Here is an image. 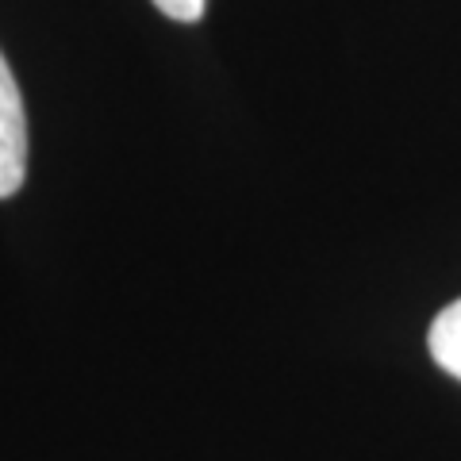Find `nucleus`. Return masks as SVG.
<instances>
[{
    "mask_svg": "<svg viewBox=\"0 0 461 461\" xmlns=\"http://www.w3.org/2000/svg\"><path fill=\"white\" fill-rule=\"evenodd\" d=\"M427 346H430V357H435L450 377L461 381V300H454L450 308L438 312V320L430 323Z\"/></svg>",
    "mask_w": 461,
    "mask_h": 461,
    "instance_id": "nucleus-2",
    "label": "nucleus"
},
{
    "mask_svg": "<svg viewBox=\"0 0 461 461\" xmlns=\"http://www.w3.org/2000/svg\"><path fill=\"white\" fill-rule=\"evenodd\" d=\"M27 177V112L20 85L0 54V200L16 196Z\"/></svg>",
    "mask_w": 461,
    "mask_h": 461,
    "instance_id": "nucleus-1",
    "label": "nucleus"
},
{
    "mask_svg": "<svg viewBox=\"0 0 461 461\" xmlns=\"http://www.w3.org/2000/svg\"><path fill=\"white\" fill-rule=\"evenodd\" d=\"M154 8L177 23H196V20H204L208 0H154Z\"/></svg>",
    "mask_w": 461,
    "mask_h": 461,
    "instance_id": "nucleus-3",
    "label": "nucleus"
}]
</instances>
